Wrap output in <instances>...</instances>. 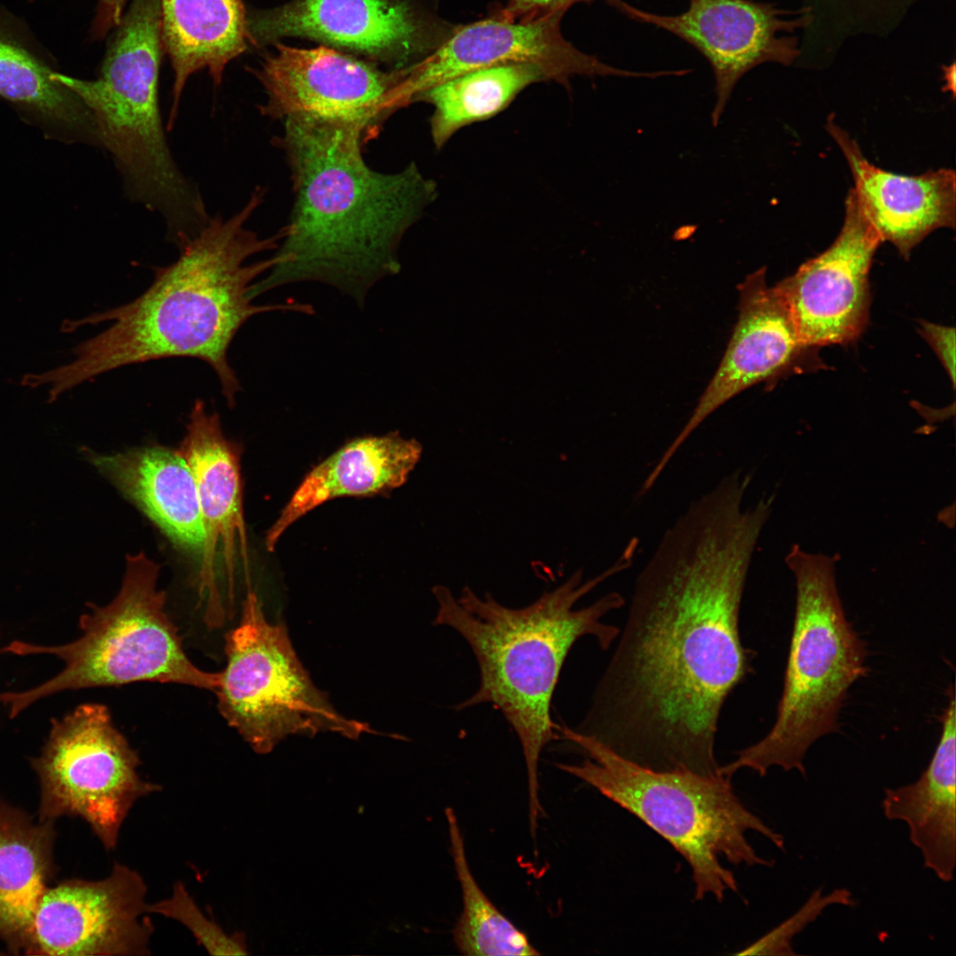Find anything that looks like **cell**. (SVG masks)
Returning <instances> with one entry per match:
<instances>
[{"label": "cell", "mask_w": 956, "mask_h": 956, "mask_svg": "<svg viewBox=\"0 0 956 956\" xmlns=\"http://www.w3.org/2000/svg\"><path fill=\"white\" fill-rule=\"evenodd\" d=\"M920 334L932 347L943 364L952 384L955 383V329L921 320Z\"/></svg>", "instance_id": "4dcf8cb0"}, {"label": "cell", "mask_w": 956, "mask_h": 956, "mask_svg": "<svg viewBox=\"0 0 956 956\" xmlns=\"http://www.w3.org/2000/svg\"><path fill=\"white\" fill-rule=\"evenodd\" d=\"M52 72L16 24L0 13V96L98 143L90 111L74 93L52 79Z\"/></svg>", "instance_id": "d4e9b609"}, {"label": "cell", "mask_w": 956, "mask_h": 956, "mask_svg": "<svg viewBox=\"0 0 956 956\" xmlns=\"http://www.w3.org/2000/svg\"><path fill=\"white\" fill-rule=\"evenodd\" d=\"M159 566L144 552L127 556L120 589L106 605L89 604L80 618L81 636L46 646L14 640L0 653L48 654L64 661L57 675L32 689L0 694L10 718L36 701L66 690L155 682L215 691L220 672L191 662L182 638L166 611V594L157 587Z\"/></svg>", "instance_id": "ba28073f"}, {"label": "cell", "mask_w": 956, "mask_h": 956, "mask_svg": "<svg viewBox=\"0 0 956 956\" xmlns=\"http://www.w3.org/2000/svg\"><path fill=\"white\" fill-rule=\"evenodd\" d=\"M128 0H98L96 17L92 26L93 35L104 37L120 23Z\"/></svg>", "instance_id": "1f68e13d"}, {"label": "cell", "mask_w": 956, "mask_h": 956, "mask_svg": "<svg viewBox=\"0 0 956 956\" xmlns=\"http://www.w3.org/2000/svg\"><path fill=\"white\" fill-rule=\"evenodd\" d=\"M254 190L246 204L227 219L218 215L179 246V258L158 268L152 284L140 297L121 306L86 318L66 320L64 332L85 325L112 322L110 327L73 350L66 365L28 374L31 389L49 387L48 403L96 375L131 364L171 357H189L208 363L216 372L230 407L241 386L227 353L241 327L252 316L273 311L313 314L308 304L290 302L255 305L251 295L256 278L269 271L279 258L247 264L255 254L275 250L282 238L261 237L246 225L264 199Z\"/></svg>", "instance_id": "7a4b0ae2"}, {"label": "cell", "mask_w": 956, "mask_h": 956, "mask_svg": "<svg viewBox=\"0 0 956 956\" xmlns=\"http://www.w3.org/2000/svg\"><path fill=\"white\" fill-rule=\"evenodd\" d=\"M50 821L34 824L0 802V937L22 951L40 896L51 871Z\"/></svg>", "instance_id": "cb8c5ba5"}, {"label": "cell", "mask_w": 956, "mask_h": 956, "mask_svg": "<svg viewBox=\"0 0 956 956\" xmlns=\"http://www.w3.org/2000/svg\"><path fill=\"white\" fill-rule=\"evenodd\" d=\"M99 77L81 80L52 72L90 111L99 144L112 156L129 198L163 219L180 244L210 220L197 188L178 168L158 104L163 50L160 0H131L115 27Z\"/></svg>", "instance_id": "5b68a950"}, {"label": "cell", "mask_w": 956, "mask_h": 956, "mask_svg": "<svg viewBox=\"0 0 956 956\" xmlns=\"http://www.w3.org/2000/svg\"><path fill=\"white\" fill-rule=\"evenodd\" d=\"M828 130L844 155L859 204L882 241L906 259L934 230L954 228L956 181L952 169L903 175L871 164L857 143L830 118Z\"/></svg>", "instance_id": "d6986e66"}, {"label": "cell", "mask_w": 956, "mask_h": 956, "mask_svg": "<svg viewBox=\"0 0 956 956\" xmlns=\"http://www.w3.org/2000/svg\"><path fill=\"white\" fill-rule=\"evenodd\" d=\"M147 911L181 923L211 955L249 953L244 934L228 935L214 921L206 918L180 881L173 884L170 898L148 904Z\"/></svg>", "instance_id": "83f0119b"}, {"label": "cell", "mask_w": 956, "mask_h": 956, "mask_svg": "<svg viewBox=\"0 0 956 956\" xmlns=\"http://www.w3.org/2000/svg\"><path fill=\"white\" fill-rule=\"evenodd\" d=\"M689 1V8L677 15L649 12L627 2L621 13L676 35L707 59L715 81L711 119L717 127L743 75L765 62H792L796 42L779 34L791 31L805 19H785L773 5L750 0Z\"/></svg>", "instance_id": "ac0fdd59"}, {"label": "cell", "mask_w": 956, "mask_h": 956, "mask_svg": "<svg viewBox=\"0 0 956 956\" xmlns=\"http://www.w3.org/2000/svg\"><path fill=\"white\" fill-rule=\"evenodd\" d=\"M141 875L115 862L99 881L68 880L39 898L24 944L26 954L135 956L150 954L154 927L145 914Z\"/></svg>", "instance_id": "7c38bea8"}, {"label": "cell", "mask_w": 956, "mask_h": 956, "mask_svg": "<svg viewBox=\"0 0 956 956\" xmlns=\"http://www.w3.org/2000/svg\"><path fill=\"white\" fill-rule=\"evenodd\" d=\"M224 652L227 664L214 691L218 709L254 752L268 753L295 735L358 738L369 731L336 712L303 667L286 626L267 621L251 590L239 622L225 633Z\"/></svg>", "instance_id": "9c48e42d"}, {"label": "cell", "mask_w": 956, "mask_h": 956, "mask_svg": "<svg viewBox=\"0 0 956 956\" xmlns=\"http://www.w3.org/2000/svg\"><path fill=\"white\" fill-rule=\"evenodd\" d=\"M82 454L175 546L200 563L205 534L198 495L178 450L153 445L104 455L83 448Z\"/></svg>", "instance_id": "ffe728a7"}, {"label": "cell", "mask_w": 956, "mask_h": 956, "mask_svg": "<svg viewBox=\"0 0 956 956\" xmlns=\"http://www.w3.org/2000/svg\"><path fill=\"white\" fill-rule=\"evenodd\" d=\"M882 243L851 189L834 243L775 285L806 345L849 343L863 333L870 306L869 271Z\"/></svg>", "instance_id": "e0dca14e"}, {"label": "cell", "mask_w": 956, "mask_h": 956, "mask_svg": "<svg viewBox=\"0 0 956 956\" xmlns=\"http://www.w3.org/2000/svg\"><path fill=\"white\" fill-rule=\"evenodd\" d=\"M564 13L531 21L505 19L492 12L485 19L459 24L428 57L404 68L403 92L408 104L428 89L460 74L495 66L527 63L540 66L550 80L567 84L581 75L638 78L639 72L606 65L575 48L563 36Z\"/></svg>", "instance_id": "2e32d148"}, {"label": "cell", "mask_w": 956, "mask_h": 956, "mask_svg": "<svg viewBox=\"0 0 956 956\" xmlns=\"http://www.w3.org/2000/svg\"><path fill=\"white\" fill-rule=\"evenodd\" d=\"M411 0H295L248 19L249 41L315 39L373 58L417 63L456 30Z\"/></svg>", "instance_id": "5bb4252c"}, {"label": "cell", "mask_w": 956, "mask_h": 956, "mask_svg": "<svg viewBox=\"0 0 956 956\" xmlns=\"http://www.w3.org/2000/svg\"><path fill=\"white\" fill-rule=\"evenodd\" d=\"M254 74L266 94L262 116L283 120L291 116L351 123L366 142L407 106L403 69L382 72L373 65L327 46L300 49L276 45Z\"/></svg>", "instance_id": "8fae6325"}, {"label": "cell", "mask_w": 956, "mask_h": 956, "mask_svg": "<svg viewBox=\"0 0 956 956\" xmlns=\"http://www.w3.org/2000/svg\"><path fill=\"white\" fill-rule=\"evenodd\" d=\"M558 740L574 744L588 757L581 764H557L597 789L666 839L690 865L694 898L721 902L737 892L734 866L773 867L747 839L753 831L783 851V835L752 813L733 790L731 778L689 771H657L619 755L591 736L558 725Z\"/></svg>", "instance_id": "8992f818"}, {"label": "cell", "mask_w": 956, "mask_h": 956, "mask_svg": "<svg viewBox=\"0 0 956 956\" xmlns=\"http://www.w3.org/2000/svg\"><path fill=\"white\" fill-rule=\"evenodd\" d=\"M282 121L275 138L290 172L293 205L254 298L281 285L329 284L362 305L372 286L401 269L400 243L436 199V184L414 163L394 173L371 168L356 125L309 116Z\"/></svg>", "instance_id": "3957f363"}, {"label": "cell", "mask_w": 956, "mask_h": 956, "mask_svg": "<svg viewBox=\"0 0 956 956\" xmlns=\"http://www.w3.org/2000/svg\"><path fill=\"white\" fill-rule=\"evenodd\" d=\"M451 852L461 888L462 911L453 929L459 951L469 956L537 955L539 952L487 898L470 870L461 830L452 808L445 809Z\"/></svg>", "instance_id": "4316f807"}, {"label": "cell", "mask_w": 956, "mask_h": 956, "mask_svg": "<svg viewBox=\"0 0 956 956\" xmlns=\"http://www.w3.org/2000/svg\"><path fill=\"white\" fill-rule=\"evenodd\" d=\"M598 0H508L503 7L496 8L493 12L499 17L513 21H531L554 13H566L578 3H592ZM621 12L625 1L600 0Z\"/></svg>", "instance_id": "f546056e"}, {"label": "cell", "mask_w": 956, "mask_h": 956, "mask_svg": "<svg viewBox=\"0 0 956 956\" xmlns=\"http://www.w3.org/2000/svg\"><path fill=\"white\" fill-rule=\"evenodd\" d=\"M140 763L104 705L83 704L52 720L42 751L32 762L41 784V819L79 816L106 850H113L136 800L161 790L141 778Z\"/></svg>", "instance_id": "30bf717a"}, {"label": "cell", "mask_w": 956, "mask_h": 956, "mask_svg": "<svg viewBox=\"0 0 956 956\" xmlns=\"http://www.w3.org/2000/svg\"><path fill=\"white\" fill-rule=\"evenodd\" d=\"M716 485L671 525L640 572L613 655L577 729L657 771L718 774L721 708L750 672L739 613L771 513Z\"/></svg>", "instance_id": "6da1fadb"}, {"label": "cell", "mask_w": 956, "mask_h": 956, "mask_svg": "<svg viewBox=\"0 0 956 956\" xmlns=\"http://www.w3.org/2000/svg\"><path fill=\"white\" fill-rule=\"evenodd\" d=\"M766 267L739 285L738 318L724 356L689 420L649 474L657 480L691 433L714 411L740 392L776 382L796 373L822 368L816 348L800 338L788 305L767 283Z\"/></svg>", "instance_id": "9a60e30c"}, {"label": "cell", "mask_w": 956, "mask_h": 956, "mask_svg": "<svg viewBox=\"0 0 956 956\" xmlns=\"http://www.w3.org/2000/svg\"><path fill=\"white\" fill-rule=\"evenodd\" d=\"M955 698L943 714L942 734L927 768L914 783L885 788L882 810L889 821L905 822L909 839L921 852L924 867L944 883L956 868Z\"/></svg>", "instance_id": "7402d4cb"}, {"label": "cell", "mask_w": 956, "mask_h": 956, "mask_svg": "<svg viewBox=\"0 0 956 956\" xmlns=\"http://www.w3.org/2000/svg\"><path fill=\"white\" fill-rule=\"evenodd\" d=\"M632 557L623 553L597 577L582 582L578 570L555 590L532 604L512 608L490 594L482 598L465 587L456 598L444 586L432 590L437 603L434 623L458 632L478 664L480 684L456 710L490 703L505 716L517 735L528 775L529 824L543 809L539 800L538 764L543 749L557 740L551 716V701L564 662L577 640L591 636L607 650L621 630L601 619L624 605L611 592L582 609L576 602L604 580L627 568Z\"/></svg>", "instance_id": "277c9868"}, {"label": "cell", "mask_w": 956, "mask_h": 956, "mask_svg": "<svg viewBox=\"0 0 956 956\" xmlns=\"http://www.w3.org/2000/svg\"><path fill=\"white\" fill-rule=\"evenodd\" d=\"M853 905L852 894L845 888H836L826 894L823 893L821 887L818 888L792 915L736 954L796 955L792 941L798 933L815 921L827 908L832 906H852Z\"/></svg>", "instance_id": "f1b7e54d"}, {"label": "cell", "mask_w": 956, "mask_h": 956, "mask_svg": "<svg viewBox=\"0 0 956 956\" xmlns=\"http://www.w3.org/2000/svg\"><path fill=\"white\" fill-rule=\"evenodd\" d=\"M550 80L533 64L518 63L471 71L441 82L421 93L434 107L431 136L437 149L460 128L490 119L504 111L528 86Z\"/></svg>", "instance_id": "484cf974"}, {"label": "cell", "mask_w": 956, "mask_h": 956, "mask_svg": "<svg viewBox=\"0 0 956 956\" xmlns=\"http://www.w3.org/2000/svg\"><path fill=\"white\" fill-rule=\"evenodd\" d=\"M422 447L397 432L355 438L312 469L266 536L268 551L285 530L315 507L343 496H372L403 485Z\"/></svg>", "instance_id": "44dd1931"}, {"label": "cell", "mask_w": 956, "mask_h": 956, "mask_svg": "<svg viewBox=\"0 0 956 956\" xmlns=\"http://www.w3.org/2000/svg\"><path fill=\"white\" fill-rule=\"evenodd\" d=\"M160 32L173 71L170 130L189 78L206 70L219 86L227 65L247 49L248 18L242 0H160Z\"/></svg>", "instance_id": "603a6c76"}, {"label": "cell", "mask_w": 956, "mask_h": 956, "mask_svg": "<svg viewBox=\"0 0 956 956\" xmlns=\"http://www.w3.org/2000/svg\"><path fill=\"white\" fill-rule=\"evenodd\" d=\"M836 556L804 551L792 545L785 562L795 576L797 605L784 685L775 722L758 743L720 766L727 777L740 769L765 776L769 768L798 770L821 736L837 729V717L850 686L863 676L866 651L845 618L836 582Z\"/></svg>", "instance_id": "52a82bcc"}, {"label": "cell", "mask_w": 956, "mask_h": 956, "mask_svg": "<svg viewBox=\"0 0 956 956\" xmlns=\"http://www.w3.org/2000/svg\"><path fill=\"white\" fill-rule=\"evenodd\" d=\"M193 474L204 528L197 606L204 625L222 628L235 613L237 543L247 566L243 513L242 447L223 434L216 412L197 400L178 449Z\"/></svg>", "instance_id": "4fadbf2b"}]
</instances>
